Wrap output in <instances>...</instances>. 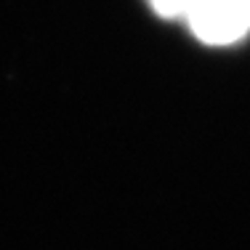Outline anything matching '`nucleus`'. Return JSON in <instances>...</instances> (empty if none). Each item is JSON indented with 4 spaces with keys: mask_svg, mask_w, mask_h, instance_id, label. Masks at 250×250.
<instances>
[{
    "mask_svg": "<svg viewBox=\"0 0 250 250\" xmlns=\"http://www.w3.org/2000/svg\"><path fill=\"white\" fill-rule=\"evenodd\" d=\"M205 45H231L250 32V0H192L184 16Z\"/></svg>",
    "mask_w": 250,
    "mask_h": 250,
    "instance_id": "f257e3e1",
    "label": "nucleus"
},
{
    "mask_svg": "<svg viewBox=\"0 0 250 250\" xmlns=\"http://www.w3.org/2000/svg\"><path fill=\"white\" fill-rule=\"evenodd\" d=\"M152 5V11L163 19H184L187 16V8L192 0H146Z\"/></svg>",
    "mask_w": 250,
    "mask_h": 250,
    "instance_id": "f03ea898",
    "label": "nucleus"
}]
</instances>
